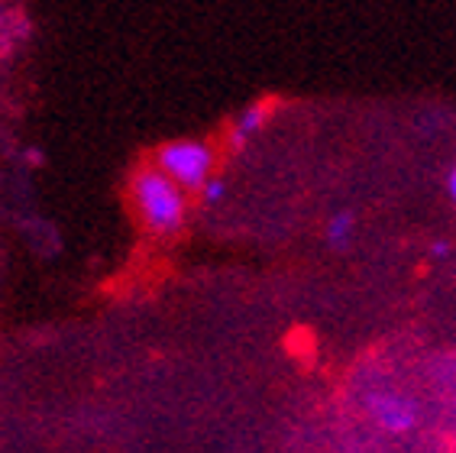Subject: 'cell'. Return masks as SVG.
Listing matches in <instances>:
<instances>
[{"label":"cell","instance_id":"cell-1","mask_svg":"<svg viewBox=\"0 0 456 453\" xmlns=\"http://www.w3.org/2000/svg\"><path fill=\"white\" fill-rule=\"evenodd\" d=\"M130 192L133 208H136V214L152 234L168 236L182 230L184 214H188V192L178 182H172L159 166L140 169Z\"/></svg>","mask_w":456,"mask_h":453},{"label":"cell","instance_id":"cell-2","mask_svg":"<svg viewBox=\"0 0 456 453\" xmlns=\"http://www.w3.org/2000/svg\"><path fill=\"white\" fill-rule=\"evenodd\" d=\"M156 166L184 192H201L214 175V149L201 140H172L156 152Z\"/></svg>","mask_w":456,"mask_h":453},{"label":"cell","instance_id":"cell-3","mask_svg":"<svg viewBox=\"0 0 456 453\" xmlns=\"http://www.w3.org/2000/svg\"><path fill=\"white\" fill-rule=\"evenodd\" d=\"M366 411L386 434H411L421 421L414 399L402 392H372L366 399Z\"/></svg>","mask_w":456,"mask_h":453},{"label":"cell","instance_id":"cell-4","mask_svg":"<svg viewBox=\"0 0 456 453\" xmlns=\"http://www.w3.org/2000/svg\"><path fill=\"white\" fill-rule=\"evenodd\" d=\"M353 236H356V214L346 208L334 210L324 224V240L330 250H350Z\"/></svg>","mask_w":456,"mask_h":453},{"label":"cell","instance_id":"cell-5","mask_svg":"<svg viewBox=\"0 0 456 453\" xmlns=\"http://www.w3.org/2000/svg\"><path fill=\"white\" fill-rule=\"evenodd\" d=\"M265 120H269V107L265 104H249L246 111H240L237 120H233V143L237 146L249 143L265 127Z\"/></svg>","mask_w":456,"mask_h":453},{"label":"cell","instance_id":"cell-6","mask_svg":"<svg viewBox=\"0 0 456 453\" xmlns=\"http://www.w3.org/2000/svg\"><path fill=\"white\" fill-rule=\"evenodd\" d=\"M198 194H201L204 204H220V201L227 198V182H224L220 175H211V178L204 182V188Z\"/></svg>","mask_w":456,"mask_h":453},{"label":"cell","instance_id":"cell-7","mask_svg":"<svg viewBox=\"0 0 456 453\" xmlns=\"http://www.w3.org/2000/svg\"><path fill=\"white\" fill-rule=\"evenodd\" d=\"M444 188H447V198H450V204L456 208V162L450 166V172H447V182H444Z\"/></svg>","mask_w":456,"mask_h":453},{"label":"cell","instance_id":"cell-8","mask_svg":"<svg viewBox=\"0 0 456 453\" xmlns=\"http://www.w3.org/2000/svg\"><path fill=\"white\" fill-rule=\"evenodd\" d=\"M430 256H437V259H440V256H447V243H444V240H437V243L430 246Z\"/></svg>","mask_w":456,"mask_h":453}]
</instances>
